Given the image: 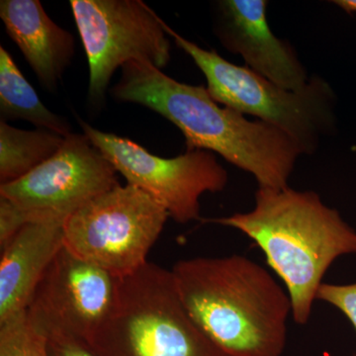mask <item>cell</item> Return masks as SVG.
<instances>
[{
    "label": "cell",
    "instance_id": "6da1fadb",
    "mask_svg": "<svg viewBox=\"0 0 356 356\" xmlns=\"http://www.w3.org/2000/svg\"><path fill=\"white\" fill-rule=\"evenodd\" d=\"M110 93L117 102L139 104L161 115L184 134L186 151L218 154L250 173L261 188L289 187L288 180L303 156L280 129L248 120L218 103L206 86L180 83L147 63L123 65Z\"/></svg>",
    "mask_w": 356,
    "mask_h": 356
},
{
    "label": "cell",
    "instance_id": "7a4b0ae2",
    "mask_svg": "<svg viewBox=\"0 0 356 356\" xmlns=\"http://www.w3.org/2000/svg\"><path fill=\"white\" fill-rule=\"evenodd\" d=\"M172 273L182 304L229 356H281L289 295L264 267L240 254L182 259Z\"/></svg>",
    "mask_w": 356,
    "mask_h": 356
},
{
    "label": "cell",
    "instance_id": "3957f363",
    "mask_svg": "<svg viewBox=\"0 0 356 356\" xmlns=\"http://www.w3.org/2000/svg\"><path fill=\"white\" fill-rule=\"evenodd\" d=\"M254 209L202 219L238 229L254 241L284 283L295 323L306 325L327 269L356 254V232L314 191L261 188Z\"/></svg>",
    "mask_w": 356,
    "mask_h": 356
},
{
    "label": "cell",
    "instance_id": "277c9868",
    "mask_svg": "<svg viewBox=\"0 0 356 356\" xmlns=\"http://www.w3.org/2000/svg\"><path fill=\"white\" fill-rule=\"evenodd\" d=\"M88 343L96 356H229L191 317L172 270L151 262L121 278L113 309Z\"/></svg>",
    "mask_w": 356,
    "mask_h": 356
},
{
    "label": "cell",
    "instance_id": "5b68a950",
    "mask_svg": "<svg viewBox=\"0 0 356 356\" xmlns=\"http://www.w3.org/2000/svg\"><path fill=\"white\" fill-rule=\"evenodd\" d=\"M165 29L202 72L206 88L218 103L280 129L303 156L315 154L323 138L336 130L337 97L323 77L311 76L303 88L287 90L245 65L232 64L215 50L201 48L165 22Z\"/></svg>",
    "mask_w": 356,
    "mask_h": 356
},
{
    "label": "cell",
    "instance_id": "8992f818",
    "mask_svg": "<svg viewBox=\"0 0 356 356\" xmlns=\"http://www.w3.org/2000/svg\"><path fill=\"white\" fill-rule=\"evenodd\" d=\"M168 218L146 192L119 184L67 218L65 247L121 280L146 266Z\"/></svg>",
    "mask_w": 356,
    "mask_h": 356
},
{
    "label": "cell",
    "instance_id": "52a82bcc",
    "mask_svg": "<svg viewBox=\"0 0 356 356\" xmlns=\"http://www.w3.org/2000/svg\"><path fill=\"white\" fill-rule=\"evenodd\" d=\"M88 57V102L104 106L115 72L130 62L163 70L172 60L165 21L140 0H70Z\"/></svg>",
    "mask_w": 356,
    "mask_h": 356
},
{
    "label": "cell",
    "instance_id": "ba28073f",
    "mask_svg": "<svg viewBox=\"0 0 356 356\" xmlns=\"http://www.w3.org/2000/svg\"><path fill=\"white\" fill-rule=\"evenodd\" d=\"M79 123L127 184L146 192L180 224L202 220L201 196L224 191L228 184V172L211 152L195 149L161 158L128 138L103 132L81 119Z\"/></svg>",
    "mask_w": 356,
    "mask_h": 356
},
{
    "label": "cell",
    "instance_id": "9c48e42d",
    "mask_svg": "<svg viewBox=\"0 0 356 356\" xmlns=\"http://www.w3.org/2000/svg\"><path fill=\"white\" fill-rule=\"evenodd\" d=\"M119 184L113 165L88 136L72 133L48 161L15 181L0 184V197L32 220H67Z\"/></svg>",
    "mask_w": 356,
    "mask_h": 356
},
{
    "label": "cell",
    "instance_id": "30bf717a",
    "mask_svg": "<svg viewBox=\"0 0 356 356\" xmlns=\"http://www.w3.org/2000/svg\"><path fill=\"white\" fill-rule=\"evenodd\" d=\"M119 281L64 245L37 285L26 314L48 337L65 334L88 343L113 309Z\"/></svg>",
    "mask_w": 356,
    "mask_h": 356
},
{
    "label": "cell",
    "instance_id": "8fae6325",
    "mask_svg": "<svg viewBox=\"0 0 356 356\" xmlns=\"http://www.w3.org/2000/svg\"><path fill=\"white\" fill-rule=\"evenodd\" d=\"M213 31L222 48L241 56L245 67L287 90H299L310 76L296 51L271 31L267 0H218Z\"/></svg>",
    "mask_w": 356,
    "mask_h": 356
},
{
    "label": "cell",
    "instance_id": "7c38bea8",
    "mask_svg": "<svg viewBox=\"0 0 356 356\" xmlns=\"http://www.w3.org/2000/svg\"><path fill=\"white\" fill-rule=\"evenodd\" d=\"M65 221L27 222L1 247L0 323L27 309L47 268L64 248Z\"/></svg>",
    "mask_w": 356,
    "mask_h": 356
},
{
    "label": "cell",
    "instance_id": "4fadbf2b",
    "mask_svg": "<svg viewBox=\"0 0 356 356\" xmlns=\"http://www.w3.org/2000/svg\"><path fill=\"white\" fill-rule=\"evenodd\" d=\"M0 18L40 86L56 92L76 54L74 35L51 19L39 0H1Z\"/></svg>",
    "mask_w": 356,
    "mask_h": 356
},
{
    "label": "cell",
    "instance_id": "5bb4252c",
    "mask_svg": "<svg viewBox=\"0 0 356 356\" xmlns=\"http://www.w3.org/2000/svg\"><path fill=\"white\" fill-rule=\"evenodd\" d=\"M0 117L4 122L28 121L64 137L72 133L67 119L54 113L41 102L3 46H0Z\"/></svg>",
    "mask_w": 356,
    "mask_h": 356
},
{
    "label": "cell",
    "instance_id": "9a60e30c",
    "mask_svg": "<svg viewBox=\"0 0 356 356\" xmlns=\"http://www.w3.org/2000/svg\"><path fill=\"white\" fill-rule=\"evenodd\" d=\"M65 137L38 129L23 130L0 121V182L15 181L57 154Z\"/></svg>",
    "mask_w": 356,
    "mask_h": 356
},
{
    "label": "cell",
    "instance_id": "2e32d148",
    "mask_svg": "<svg viewBox=\"0 0 356 356\" xmlns=\"http://www.w3.org/2000/svg\"><path fill=\"white\" fill-rule=\"evenodd\" d=\"M0 356H50L48 337L33 325L26 311L0 323Z\"/></svg>",
    "mask_w": 356,
    "mask_h": 356
},
{
    "label": "cell",
    "instance_id": "e0dca14e",
    "mask_svg": "<svg viewBox=\"0 0 356 356\" xmlns=\"http://www.w3.org/2000/svg\"><path fill=\"white\" fill-rule=\"evenodd\" d=\"M317 299L339 309L350 321L356 331V283L346 285L323 283Z\"/></svg>",
    "mask_w": 356,
    "mask_h": 356
},
{
    "label": "cell",
    "instance_id": "ac0fdd59",
    "mask_svg": "<svg viewBox=\"0 0 356 356\" xmlns=\"http://www.w3.org/2000/svg\"><path fill=\"white\" fill-rule=\"evenodd\" d=\"M48 350L50 356H96L88 343L65 334L49 337Z\"/></svg>",
    "mask_w": 356,
    "mask_h": 356
},
{
    "label": "cell",
    "instance_id": "d6986e66",
    "mask_svg": "<svg viewBox=\"0 0 356 356\" xmlns=\"http://www.w3.org/2000/svg\"><path fill=\"white\" fill-rule=\"evenodd\" d=\"M332 3L336 4L346 13H356V0H334Z\"/></svg>",
    "mask_w": 356,
    "mask_h": 356
}]
</instances>
